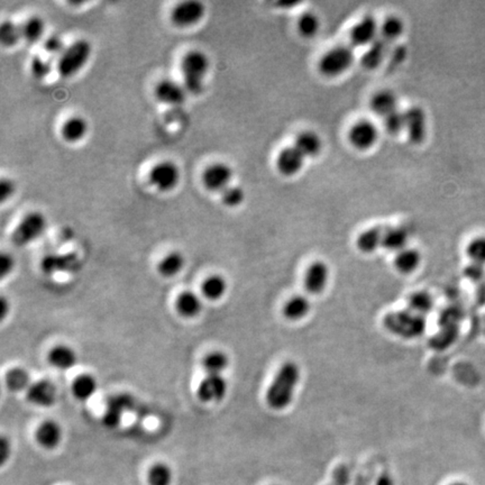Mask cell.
Returning a JSON list of instances; mask_svg holds the SVG:
<instances>
[{"instance_id":"obj_42","label":"cell","mask_w":485,"mask_h":485,"mask_svg":"<svg viewBox=\"0 0 485 485\" xmlns=\"http://www.w3.org/2000/svg\"><path fill=\"white\" fill-rule=\"evenodd\" d=\"M466 254L468 259L474 264L484 267L485 265V236H479L472 239L466 247Z\"/></svg>"},{"instance_id":"obj_15","label":"cell","mask_w":485,"mask_h":485,"mask_svg":"<svg viewBox=\"0 0 485 485\" xmlns=\"http://www.w3.org/2000/svg\"><path fill=\"white\" fill-rule=\"evenodd\" d=\"M27 399L36 407H52L57 401V388L52 382L40 380L31 385L27 391Z\"/></svg>"},{"instance_id":"obj_41","label":"cell","mask_w":485,"mask_h":485,"mask_svg":"<svg viewBox=\"0 0 485 485\" xmlns=\"http://www.w3.org/2000/svg\"><path fill=\"white\" fill-rule=\"evenodd\" d=\"M147 479L149 485H171L172 471L163 463H158L149 470Z\"/></svg>"},{"instance_id":"obj_12","label":"cell","mask_w":485,"mask_h":485,"mask_svg":"<svg viewBox=\"0 0 485 485\" xmlns=\"http://www.w3.org/2000/svg\"><path fill=\"white\" fill-rule=\"evenodd\" d=\"M329 282V267L324 262L317 261L311 263L304 273V289L311 294H320L324 292Z\"/></svg>"},{"instance_id":"obj_40","label":"cell","mask_w":485,"mask_h":485,"mask_svg":"<svg viewBox=\"0 0 485 485\" xmlns=\"http://www.w3.org/2000/svg\"><path fill=\"white\" fill-rule=\"evenodd\" d=\"M320 27L318 16L313 13L307 12L300 16L298 20V31L304 38H313Z\"/></svg>"},{"instance_id":"obj_52","label":"cell","mask_w":485,"mask_h":485,"mask_svg":"<svg viewBox=\"0 0 485 485\" xmlns=\"http://www.w3.org/2000/svg\"><path fill=\"white\" fill-rule=\"evenodd\" d=\"M273 485H278V484H273Z\"/></svg>"},{"instance_id":"obj_47","label":"cell","mask_w":485,"mask_h":485,"mask_svg":"<svg viewBox=\"0 0 485 485\" xmlns=\"http://www.w3.org/2000/svg\"><path fill=\"white\" fill-rule=\"evenodd\" d=\"M0 261H1L0 262V276H1V278H5L12 273L13 269H14L15 260L13 259L10 254L3 253Z\"/></svg>"},{"instance_id":"obj_17","label":"cell","mask_w":485,"mask_h":485,"mask_svg":"<svg viewBox=\"0 0 485 485\" xmlns=\"http://www.w3.org/2000/svg\"><path fill=\"white\" fill-rule=\"evenodd\" d=\"M304 158L294 145L285 147L280 151L276 158V169L285 177L298 174L304 165Z\"/></svg>"},{"instance_id":"obj_51","label":"cell","mask_w":485,"mask_h":485,"mask_svg":"<svg viewBox=\"0 0 485 485\" xmlns=\"http://www.w3.org/2000/svg\"><path fill=\"white\" fill-rule=\"evenodd\" d=\"M451 485H468V484H466V483H464V482H455V483H453V484H451Z\"/></svg>"},{"instance_id":"obj_37","label":"cell","mask_w":485,"mask_h":485,"mask_svg":"<svg viewBox=\"0 0 485 485\" xmlns=\"http://www.w3.org/2000/svg\"><path fill=\"white\" fill-rule=\"evenodd\" d=\"M7 388L13 392H22L29 390L31 387V380L29 373L23 368H13L9 371L5 378Z\"/></svg>"},{"instance_id":"obj_50","label":"cell","mask_w":485,"mask_h":485,"mask_svg":"<svg viewBox=\"0 0 485 485\" xmlns=\"http://www.w3.org/2000/svg\"><path fill=\"white\" fill-rule=\"evenodd\" d=\"M375 485H394V481L390 474H382L376 479Z\"/></svg>"},{"instance_id":"obj_20","label":"cell","mask_w":485,"mask_h":485,"mask_svg":"<svg viewBox=\"0 0 485 485\" xmlns=\"http://www.w3.org/2000/svg\"><path fill=\"white\" fill-rule=\"evenodd\" d=\"M62 440V429L55 421H44L36 431V440L42 447L53 449Z\"/></svg>"},{"instance_id":"obj_32","label":"cell","mask_w":485,"mask_h":485,"mask_svg":"<svg viewBox=\"0 0 485 485\" xmlns=\"http://www.w3.org/2000/svg\"><path fill=\"white\" fill-rule=\"evenodd\" d=\"M387 51H388V43L385 40L382 38L375 40L373 44L368 46V51L363 54L362 66L366 69H375L382 64V61L385 60Z\"/></svg>"},{"instance_id":"obj_23","label":"cell","mask_w":485,"mask_h":485,"mask_svg":"<svg viewBox=\"0 0 485 485\" xmlns=\"http://www.w3.org/2000/svg\"><path fill=\"white\" fill-rule=\"evenodd\" d=\"M130 405V396H121L110 400L103 417L104 425L108 428H116L121 425L124 410Z\"/></svg>"},{"instance_id":"obj_46","label":"cell","mask_w":485,"mask_h":485,"mask_svg":"<svg viewBox=\"0 0 485 485\" xmlns=\"http://www.w3.org/2000/svg\"><path fill=\"white\" fill-rule=\"evenodd\" d=\"M44 49L50 53L64 52V40L59 38L58 35L50 36L44 43Z\"/></svg>"},{"instance_id":"obj_28","label":"cell","mask_w":485,"mask_h":485,"mask_svg":"<svg viewBox=\"0 0 485 485\" xmlns=\"http://www.w3.org/2000/svg\"><path fill=\"white\" fill-rule=\"evenodd\" d=\"M421 263V254L415 248H405L401 252L396 253L394 258V267L402 274H410L419 267Z\"/></svg>"},{"instance_id":"obj_22","label":"cell","mask_w":485,"mask_h":485,"mask_svg":"<svg viewBox=\"0 0 485 485\" xmlns=\"http://www.w3.org/2000/svg\"><path fill=\"white\" fill-rule=\"evenodd\" d=\"M49 362L53 368L61 371H68L77 364L78 357L75 350L69 346L58 345L50 352Z\"/></svg>"},{"instance_id":"obj_26","label":"cell","mask_w":485,"mask_h":485,"mask_svg":"<svg viewBox=\"0 0 485 485\" xmlns=\"http://www.w3.org/2000/svg\"><path fill=\"white\" fill-rule=\"evenodd\" d=\"M80 267L79 260L73 254L70 255H50L42 262V269L45 273L58 271H73Z\"/></svg>"},{"instance_id":"obj_25","label":"cell","mask_w":485,"mask_h":485,"mask_svg":"<svg viewBox=\"0 0 485 485\" xmlns=\"http://www.w3.org/2000/svg\"><path fill=\"white\" fill-rule=\"evenodd\" d=\"M409 234L402 227H389L385 228L382 247L390 252L399 253L407 248Z\"/></svg>"},{"instance_id":"obj_48","label":"cell","mask_w":485,"mask_h":485,"mask_svg":"<svg viewBox=\"0 0 485 485\" xmlns=\"http://www.w3.org/2000/svg\"><path fill=\"white\" fill-rule=\"evenodd\" d=\"M15 189H16L15 184L10 179H1V181H0V199L1 201L5 202L7 199L10 198L14 195Z\"/></svg>"},{"instance_id":"obj_11","label":"cell","mask_w":485,"mask_h":485,"mask_svg":"<svg viewBox=\"0 0 485 485\" xmlns=\"http://www.w3.org/2000/svg\"><path fill=\"white\" fill-rule=\"evenodd\" d=\"M405 130L411 143L421 144L427 135V116L420 107H410L405 110Z\"/></svg>"},{"instance_id":"obj_8","label":"cell","mask_w":485,"mask_h":485,"mask_svg":"<svg viewBox=\"0 0 485 485\" xmlns=\"http://www.w3.org/2000/svg\"><path fill=\"white\" fill-rule=\"evenodd\" d=\"M233 175V170L228 164L216 162L204 170L201 174V184L209 193H221L230 187Z\"/></svg>"},{"instance_id":"obj_1","label":"cell","mask_w":485,"mask_h":485,"mask_svg":"<svg viewBox=\"0 0 485 485\" xmlns=\"http://www.w3.org/2000/svg\"><path fill=\"white\" fill-rule=\"evenodd\" d=\"M301 379V371L297 363L288 361L278 368L265 394L267 403L273 410H285L293 401Z\"/></svg>"},{"instance_id":"obj_30","label":"cell","mask_w":485,"mask_h":485,"mask_svg":"<svg viewBox=\"0 0 485 485\" xmlns=\"http://www.w3.org/2000/svg\"><path fill=\"white\" fill-rule=\"evenodd\" d=\"M97 389V381L90 374H81L72 383V394L80 401L89 400L96 394Z\"/></svg>"},{"instance_id":"obj_29","label":"cell","mask_w":485,"mask_h":485,"mask_svg":"<svg viewBox=\"0 0 485 485\" xmlns=\"http://www.w3.org/2000/svg\"><path fill=\"white\" fill-rule=\"evenodd\" d=\"M385 230L381 227H372L368 230H364L357 236L356 239V246L361 252L373 253L379 247H382V239H383Z\"/></svg>"},{"instance_id":"obj_18","label":"cell","mask_w":485,"mask_h":485,"mask_svg":"<svg viewBox=\"0 0 485 485\" xmlns=\"http://www.w3.org/2000/svg\"><path fill=\"white\" fill-rule=\"evenodd\" d=\"M89 127L86 119L81 116H72L68 118L61 126V137L66 143H78L84 140Z\"/></svg>"},{"instance_id":"obj_2","label":"cell","mask_w":485,"mask_h":485,"mask_svg":"<svg viewBox=\"0 0 485 485\" xmlns=\"http://www.w3.org/2000/svg\"><path fill=\"white\" fill-rule=\"evenodd\" d=\"M209 59L199 50H191L184 55L180 64L184 87L191 95H200L204 91V82L208 70Z\"/></svg>"},{"instance_id":"obj_7","label":"cell","mask_w":485,"mask_h":485,"mask_svg":"<svg viewBox=\"0 0 485 485\" xmlns=\"http://www.w3.org/2000/svg\"><path fill=\"white\" fill-rule=\"evenodd\" d=\"M180 170L172 161H160L149 170V181L160 193L172 191L180 181Z\"/></svg>"},{"instance_id":"obj_9","label":"cell","mask_w":485,"mask_h":485,"mask_svg":"<svg viewBox=\"0 0 485 485\" xmlns=\"http://www.w3.org/2000/svg\"><path fill=\"white\" fill-rule=\"evenodd\" d=\"M206 14V7L198 0H184L171 10V22L175 27H190L198 24Z\"/></svg>"},{"instance_id":"obj_14","label":"cell","mask_w":485,"mask_h":485,"mask_svg":"<svg viewBox=\"0 0 485 485\" xmlns=\"http://www.w3.org/2000/svg\"><path fill=\"white\" fill-rule=\"evenodd\" d=\"M227 381L223 375H207L199 385L197 396L204 402H218L227 394Z\"/></svg>"},{"instance_id":"obj_34","label":"cell","mask_w":485,"mask_h":485,"mask_svg":"<svg viewBox=\"0 0 485 485\" xmlns=\"http://www.w3.org/2000/svg\"><path fill=\"white\" fill-rule=\"evenodd\" d=\"M184 267V258L181 253L172 252L164 256L158 265V271L164 278H172L181 272Z\"/></svg>"},{"instance_id":"obj_6","label":"cell","mask_w":485,"mask_h":485,"mask_svg":"<svg viewBox=\"0 0 485 485\" xmlns=\"http://www.w3.org/2000/svg\"><path fill=\"white\" fill-rule=\"evenodd\" d=\"M46 228V218L43 214L32 211L24 216L13 232V244L17 247L27 246L43 235Z\"/></svg>"},{"instance_id":"obj_19","label":"cell","mask_w":485,"mask_h":485,"mask_svg":"<svg viewBox=\"0 0 485 485\" xmlns=\"http://www.w3.org/2000/svg\"><path fill=\"white\" fill-rule=\"evenodd\" d=\"M370 105L372 112L383 118L399 110L398 108V97L394 92L390 91V90H382V91L376 92L375 95L371 99Z\"/></svg>"},{"instance_id":"obj_38","label":"cell","mask_w":485,"mask_h":485,"mask_svg":"<svg viewBox=\"0 0 485 485\" xmlns=\"http://www.w3.org/2000/svg\"><path fill=\"white\" fill-rule=\"evenodd\" d=\"M409 309L414 313L425 316L427 313H431L433 308V299L429 293L425 291H418L411 294L410 298L408 300Z\"/></svg>"},{"instance_id":"obj_36","label":"cell","mask_w":485,"mask_h":485,"mask_svg":"<svg viewBox=\"0 0 485 485\" xmlns=\"http://www.w3.org/2000/svg\"><path fill=\"white\" fill-rule=\"evenodd\" d=\"M403 31H405L403 22L396 16H389L380 25V34H381L382 40H385L387 43L399 38Z\"/></svg>"},{"instance_id":"obj_4","label":"cell","mask_w":485,"mask_h":485,"mask_svg":"<svg viewBox=\"0 0 485 485\" xmlns=\"http://www.w3.org/2000/svg\"><path fill=\"white\" fill-rule=\"evenodd\" d=\"M91 44L80 38L70 44L61 53L58 61V72L62 78H71L77 75L91 57Z\"/></svg>"},{"instance_id":"obj_10","label":"cell","mask_w":485,"mask_h":485,"mask_svg":"<svg viewBox=\"0 0 485 485\" xmlns=\"http://www.w3.org/2000/svg\"><path fill=\"white\" fill-rule=\"evenodd\" d=\"M379 140V130L374 123L366 119H362L354 124L348 132V141L352 147L359 151H366L374 147Z\"/></svg>"},{"instance_id":"obj_5","label":"cell","mask_w":485,"mask_h":485,"mask_svg":"<svg viewBox=\"0 0 485 485\" xmlns=\"http://www.w3.org/2000/svg\"><path fill=\"white\" fill-rule=\"evenodd\" d=\"M353 50L348 45L335 46L328 50L318 62V69L326 77H338L350 69L353 64Z\"/></svg>"},{"instance_id":"obj_39","label":"cell","mask_w":485,"mask_h":485,"mask_svg":"<svg viewBox=\"0 0 485 485\" xmlns=\"http://www.w3.org/2000/svg\"><path fill=\"white\" fill-rule=\"evenodd\" d=\"M20 40H23L22 27L13 23L10 20H5L0 27V42L6 47L16 45Z\"/></svg>"},{"instance_id":"obj_21","label":"cell","mask_w":485,"mask_h":485,"mask_svg":"<svg viewBox=\"0 0 485 485\" xmlns=\"http://www.w3.org/2000/svg\"><path fill=\"white\" fill-rule=\"evenodd\" d=\"M294 147L298 149L304 158H315L322 152V141L318 134L311 130H306L299 134L294 141Z\"/></svg>"},{"instance_id":"obj_44","label":"cell","mask_w":485,"mask_h":485,"mask_svg":"<svg viewBox=\"0 0 485 485\" xmlns=\"http://www.w3.org/2000/svg\"><path fill=\"white\" fill-rule=\"evenodd\" d=\"M245 193L244 190L241 189L239 186H232L226 188V189L221 193V200L223 204L226 207L235 208L239 207V204L244 202Z\"/></svg>"},{"instance_id":"obj_13","label":"cell","mask_w":485,"mask_h":485,"mask_svg":"<svg viewBox=\"0 0 485 485\" xmlns=\"http://www.w3.org/2000/svg\"><path fill=\"white\" fill-rule=\"evenodd\" d=\"M380 34V25L373 16H365L350 31V40L355 46H370Z\"/></svg>"},{"instance_id":"obj_45","label":"cell","mask_w":485,"mask_h":485,"mask_svg":"<svg viewBox=\"0 0 485 485\" xmlns=\"http://www.w3.org/2000/svg\"><path fill=\"white\" fill-rule=\"evenodd\" d=\"M51 72V66L47 61L40 58V55H35L31 61V73L38 80H43Z\"/></svg>"},{"instance_id":"obj_16","label":"cell","mask_w":485,"mask_h":485,"mask_svg":"<svg viewBox=\"0 0 485 485\" xmlns=\"http://www.w3.org/2000/svg\"><path fill=\"white\" fill-rule=\"evenodd\" d=\"M154 95L160 103L169 106H179L184 104L187 97V90L181 84L164 79L160 81L154 89Z\"/></svg>"},{"instance_id":"obj_3","label":"cell","mask_w":485,"mask_h":485,"mask_svg":"<svg viewBox=\"0 0 485 485\" xmlns=\"http://www.w3.org/2000/svg\"><path fill=\"white\" fill-rule=\"evenodd\" d=\"M383 324L391 334L405 339L418 338L425 333L427 327L426 317L410 309L388 313Z\"/></svg>"},{"instance_id":"obj_24","label":"cell","mask_w":485,"mask_h":485,"mask_svg":"<svg viewBox=\"0 0 485 485\" xmlns=\"http://www.w3.org/2000/svg\"><path fill=\"white\" fill-rule=\"evenodd\" d=\"M311 308V304L309 299L307 297L298 294V296L291 297L289 300H287L283 306V309H282V313L288 320L298 322V320H301L308 316Z\"/></svg>"},{"instance_id":"obj_49","label":"cell","mask_w":485,"mask_h":485,"mask_svg":"<svg viewBox=\"0 0 485 485\" xmlns=\"http://www.w3.org/2000/svg\"><path fill=\"white\" fill-rule=\"evenodd\" d=\"M9 455H10V444H9L7 438L3 437V438H1V442H0V458H1V464L6 462L7 459L9 458Z\"/></svg>"},{"instance_id":"obj_31","label":"cell","mask_w":485,"mask_h":485,"mask_svg":"<svg viewBox=\"0 0 485 485\" xmlns=\"http://www.w3.org/2000/svg\"><path fill=\"white\" fill-rule=\"evenodd\" d=\"M227 291V282L218 274L208 276L201 285V292L204 298L210 301H217L225 296Z\"/></svg>"},{"instance_id":"obj_35","label":"cell","mask_w":485,"mask_h":485,"mask_svg":"<svg viewBox=\"0 0 485 485\" xmlns=\"http://www.w3.org/2000/svg\"><path fill=\"white\" fill-rule=\"evenodd\" d=\"M230 365V357L223 352L208 354L202 361V368L207 375H221Z\"/></svg>"},{"instance_id":"obj_27","label":"cell","mask_w":485,"mask_h":485,"mask_svg":"<svg viewBox=\"0 0 485 485\" xmlns=\"http://www.w3.org/2000/svg\"><path fill=\"white\" fill-rule=\"evenodd\" d=\"M175 308L184 318H193L198 316L202 309V302L195 293L191 291L182 292L175 301Z\"/></svg>"},{"instance_id":"obj_33","label":"cell","mask_w":485,"mask_h":485,"mask_svg":"<svg viewBox=\"0 0 485 485\" xmlns=\"http://www.w3.org/2000/svg\"><path fill=\"white\" fill-rule=\"evenodd\" d=\"M22 27V35L23 40H27V43L34 44L38 43L43 38L44 32H45V23L40 16H32L27 18L24 22Z\"/></svg>"},{"instance_id":"obj_43","label":"cell","mask_w":485,"mask_h":485,"mask_svg":"<svg viewBox=\"0 0 485 485\" xmlns=\"http://www.w3.org/2000/svg\"><path fill=\"white\" fill-rule=\"evenodd\" d=\"M385 128L391 135H398L400 133L405 130V112L396 110L390 115L383 118Z\"/></svg>"}]
</instances>
